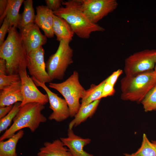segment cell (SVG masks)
<instances>
[{
    "mask_svg": "<svg viewBox=\"0 0 156 156\" xmlns=\"http://www.w3.org/2000/svg\"><path fill=\"white\" fill-rule=\"evenodd\" d=\"M131 155L132 156H156V150L146 134H143L140 147Z\"/></svg>",
    "mask_w": 156,
    "mask_h": 156,
    "instance_id": "603a6c76",
    "label": "cell"
},
{
    "mask_svg": "<svg viewBox=\"0 0 156 156\" xmlns=\"http://www.w3.org/2000/svg\"><path fill=\"white\" fill-rule=\"evenodd\" d=\"M81 8L93 23H97L117 7L116 0H80Z\"/></svg>",
    "mask_w": 156,
    "mask_h": 156,
    "instance_id": "ba28073f",
    "label": "cell"
},
{
    "mask_svg": "<svg viewBox=\"0 0 156 156\" xmlns=\"http://www.w3.org/2000/svg\"><path fill=\"white\" fill-rule=\"evenodd\" d=\"M125 156H132L131 154H130L128 153H125L124 154Z\"/></svg>",
    "mask_w": 156,
    "mask_h": 156,
    "instance_id": "e575fe53",
    "label": "cell"
},
{
    "mask_svg": "<svg viewBox=\"0 0 156 156\" xmlns=\"http://www.w3.org/2000/svg\"><path fill=\"white\" fill-rule=\"evenodd\" d=\"M106 79L97 85L92 84L89 89L85 90L81 100L80 107H83L98 100H101Z\"/></svg>",
    "mask_w": 156,
    "mask_h": 156,
    "instance_id": "44dd1931",
    "label": "cell"
},
{
    "mask_svg": "<svg viewBox=\"0 0 156 156\" xmlns=\"http://www.w3.org/2000/svg\"></svg>",
    "mask_w": 156,
    "mask_h": 156,
    "instance_id": "8d00e7d4",
    "label": "cell"
},
{
    "mask_svg": "<svg viewBox=\"0 0 156 156\" xmlns=\"http://www.w3.org/2000/svg\"><path fill=\"white\" fill-rule=\"evenodd\" d=\"M100 100H96L83 107H80L74 118L69 123L68 129H73L91 118L95 113Z\"/></svg>",
    "mask_w": 156,
    "mask_h": 156,
    "instance_id": "d6986e66",
    "label": "cell"
},
{
    "mask_svg": "<svg viewBox=\"0 0 156 156\" xmlns=\"http://www.w3.org/2000/svg\"><path fill=\"white\" fill-rule=\"evenodd\" d=\"M123 73V70L118 69L113 72L106 79V82L114 86L118 77Z\"/></svg>",
    "mask_w": 156,
    "mask_h": 156,
    "instance_id": "f546056e",
    "label": "cell"
},
{
    "mask_svg": "<svg viewBox=\"0 0 156 156\" xmlns=\"http://www.w3.org/2000/svg\"><path fill=\"white\" fill-rule=\"evenodd\" d=\"M7 66L6 62L3 59L0 58V75H6Z\"/></svg>",
    "mask_w": 156,
    "mask_h": 156,
    "instance_id": "d6a6232c",
    "label": "cell"
},
{
    "mask_svg": "<svg viewBox=\"0 0 156 156\" xmlns=\"http://www.w3.org/2000/svg\"><path fill=\"white\" fill-rule=\"evenodd\" d=\"M151 142L156 150V140H152Z\"/></svg>",
    "mask_w": 156,
    "mask_h": 156,
    "instance_id": "836d02e7",
    "label": "cell"
},
{
    "mask_svg": "<svg viewBox=\"0 0 156 156\" xmlns=\"http://www.w3.org/2000/svg\"><path fill=\"white\" fill-rule=\"evenodd\" d=\"M49 87L57 90L64 97L68 105L70 117H74L80 107V99L85 90L79 81V73L75 70L67 79L60 83H49Z\"/></svg>",
    "mask_w": 156,
    "mask_h": 156,
    "instance_id": "5b68a950",
    "label": "cell"
},
{
    "mask_svg": "<svg viewBox=\"0 0 156 156\" xmlns=\"http://www.w3.org/2000/svg\"><path fill=\"white\" fill-rule=\"evenodd\" d=\"M19 74L23 96L20 107L28 103H36L45 105L49 102L47 94H43L38 90L32 78L27 74L26 69L21 71Z\"/></svg>",
    "mask_w": 156,
    "mask_h": 156,
    "instance_id": "30bf717a",
    "label": "cell"
},
{
    "mask_svg": "<svg viewBox=\"0 0 156 156\" xmlns=\"http://www.w3.org/2000/svg\"><path fill=\"white\" fill-rule=\"evenodd\" d=\"M31 78L36 85L42 88L48 95L49 107L53 111L48 117L49 119L60 122L70 116V110L65 100L51 91L47 86L45 83L38 81L34 78Z\"/></svg>",
    "mask_w": 156,
    "mask_h": 156,
    "instance_id": "9c48e42d",
    "label": "cell"
},
{
    "mask_svg": "<svg viewBox=\"0 0 156 156\" xmlns=\"http://www.w3.org/2000/svg\"><path fill=\"white\" fill-rule=\"evenodd\" d=\"M154 68H155V70H154V71L156 74V61L155 65Z\"/></svg>",
    "mask_w": 156,
    "mask_h": 156,
    "instance_id": "d590c367",
    "label": "cell"
},
{
    "mask_svg": "<svg viewBox=\"0 0 156 156\" xmlns=\"http://www.w3.org/2000/svg\"><path fill=\"white\" fill-rule=\"evenodd\" d=\"M120 84L122 99L141 103L156 84V74L151 70L134 76L125 75L121 79Z\"/></svg>",
    "mask_w": 156,
    "mask_h": 156,
    "instance_id": "277c9868",
    "label": "cell"
},
{
    "mask_svg": "<svg viewBox=\"0 0 156 156\" xmlns=\"http://www.w3.org/2000/svg\"><path fill=\"white\" fill-rule=\"evenodd\" d=\"M1 90L0 107L12 105L23 101L21 80L5 87Z\"/></svg>",
    "mask_w": 156,
    "mask_h": 156,
    "instance_id": "9a60e30c",
    "label": "cell"
},
{
    "mask_svg": "<svg viewBox=\"0 0 156 156\" xmlns=\"http://www.w3.org/2000/svg\"><path fill=\"white\" fill-rule=\"evenodd\" d=\"M23 0H8V5L4 14L0 17V24L5 17L8 19L10 27L18 28L21 18L19 11Z\"/></svg>",
    "mask_w": 156,
    "mask_h": 156,
    "instance_id": "ac0fdd59",
    "label": "cell"
},
{
    "mask_svg": "<svg viewBox=\"0 0 156 156\" xmlns=\"http://www.w3.org/2000/svg\"><path fill=\"white\" fill-rule=\"evenodd\" d=\"M8 5V0H0V17L5 13Z\"/></svg>",
    "mask_w": 156,
    "mask_h": 156,
    "instance_id": "1f68e13d",
    "label": "cell"
},
{
    "mask_svg": "<svg viewBox=\"0 0 156 156\" xmlns=\"http://www.w3.org/2000/svg\"><path fill=\"white\" fill-rule=\"evenodd\" d=\"M36 11L35 23L43 31L47 37L52 38L54 36L53 30V12L44 5L37 6Z\"/></svg>",
    "mask_w": 156,
    "mask_h": 156,
    "instance_id": "5bb4252c",
    "label": "cell"
},
{
    "mask_svg": "<svg viewBox=\"0 0 156 156\" xmlns=\"http://www.w3.org/2000/svg\"><path fill=\"white\" fill-rule=\"evenodd\" d=\"M62 6L53 12L55 15L65 20L79 37L89 38L92 33L103 32L105 29L90 21L83 11L80 0L63 1Z\"/></svg>",
    "mask_w": 156,
    "mask_h": 156,
    "instance_id": "6da1fadb",
    "label": "cell"
},
{
    "mask_svg": "<svg viewBox=\"0 0 156 156\" xmlns=\"http://www.w3.org/2000/svg\"><path fill=\"white\" fill-rule=\"evenodd\" d=\"M35 23L19 28V33L27 53L37 49L47 42V37L40 32Z\"/></svg>",
    "mask_w": 156,
    "mask_h": 156,
    "instance_id": "7c38bea8",
    "label": "cell"
},
{
    "mask_svg": "<svg viewBox=\"0 0 156 156\" xmlns=\"http://www.w3.org/2000/svg\"><path fill=\"white\" fill-rule=\"evenodd\" d=\"M141 103L145 112L156 110V84L147 93Z\"/></svg>",
    "mask_w": 156,
    "mask_h": 156,
    "instance_id": "cb8c5ba5",
    "label": "cell"
},
{
    "mask_svg": "<svg viewBox=\"0 0 156 156\" xmlns=\"http://www.w3.org/2000/svg\"><path fill=\"white\" fill-rule=\"evenodd\" d=\"M13 105L0 107V119L6 115L12 110Z\"/></svg>",
    "mask_w": 156,
    "mask_h": 156,
    "instance_id": "4dcf8cb0",
    "label": "cell"
},
{
    "mask_svg": "<svg viewBox=\"0 0 156 156\" xmlns=\"http://www.w3.org/2000/svg\"><path fill=\"white\" fill-rule=\"evenodd\" d=\"M63 0H45L46 6L53 12L57 10L62 6Z\"/></svg>",
    "mask_w": 156,
    "mask_h": 156,
    "instance_id": "f1b7e54d",
    "label": "cell"
},
{
    "mask_svg": "<svg viewBox=\"0 0 156 156\" xmlns=\"http://www.w3.org/2000/svg\"><path fill=\"white\" fill-rule=\"evenodd\" d=\"M67 135V137L60 139L68 149L72 156H94L83 149L84 146L90 143V139L83 138L76 135L72 129H68Z\"/></svg>",
    "mask_w": 156,
    "mask_h": 156,
    "instance_id": "4fadbf2b",
    "label": "cell"
},
{
    "mask_svg": "<svg viewBox=\"0 0 156 156\" xmlns=\"http://www.w3.org/2000/svg\"><path fill=\"white\" fill-rule=\"evenodd\" d=\"M39 149L37 156H72L68 148L60 139L46 142Z\"/></svg>",
    "mask_w": 156,
    "mask_h": 156,
    "instance_id": "2e32d148",
    "label": "cell"
},
{
    "mask_svg": "<svg viewBox=\"0 0 156 156\" xmlns=\"http://www.w3.org/2000/svg\"><path fill=\"white\" fill-rule=\"evenodd\" d=\"M0 58L6 62L8 75L19 74L26 69L27 53L16 27H10L6 40L0 46Z\"/></svg>",
    "mask_w": 156,
    "mask_h": 156,
    "instance_id": "7a4b0ae2",
    "label": "cell"
},
{
    "mask_svg": "<svg viewBox=\"0 0 156 156\" xmlns=\"http://www.w3.org/2000/svg\"><path fill=\"white\" fill-rule=\"evenodd\" d=\"M53 30L57 40L59 42L64 40L70 42L75 34L70 25L65 20L54 14Z\"/></svg>",
    "mask_w": 156,
    "mask_h": 156,
    "instance_id": "e0dca14e",
    "label": "cell"
},
{
    "mask_svg": "<svg viewBox=\"0 0 156 156\" xmlns=\"http://www.w3.org/2000/svg\"><path fill=\"white\" fill-rule=\"evenodd\" d=\"M114 86L106 82L104 86L101 96V99L107 96H113L115 92Z\"/></svg>",
    "mask_w": 156,
    "mask_h": 156,
    "instance_id": "83f0119b",
    "label": "cell"
},
{
    "mask_svg": "<svg viewBox=\"0 0 156 156\" xmlns=\"http://www.w3.org/2000/svg\"><path fill=\"white\" fill-rule=\"evenodd\" d=\"M10 27L9 22L8 19L5 17L0 29V46L4 42L5 36L8 32Z\"/></svg>",
    "mask_w": 156,
    "mask_h": 156,
    "instance_id": "4316f807",
    "label": "cell"
},
{
    "mask_svg": "<svg viewBox=\"0 0 156 156\" xmlns=\"http://www.w3.org/2000/svg\"><path fill=\"white\" fill-rule=\"evenodd\" d=\"M21 80L19 74L0 75V90Z\"/></svg>",
    "mask_w": 156,
    "mask_h": 156,
    "instance_id": "484cf974",
    "label": "cell"
},
{
    "mask_svg": "<svg viewBox=\"0 0 156 156\" xmlns=\"http://www.w3.org/2000/svg\"><path fill=\"white\" fill-rule=\"evenodd\" d=\"M24 10L21 14V18L18 28L23 27L29 24L35 23L36 15L33 7L32 0H24Z\"/></svg>",
    "mask_w": 156,
    "mask_h": 156,
    "instance_id": "7402d4cb",
    "label": "cell"
},
{
    "mask_svg": "<svg viewBox=\"0 0 156 156\" xmlns=\"http://www.w3.org/2000/svg\"><path fill=\"white\" fill-rule=\"evenodd\" d=\"M69 43L64 40L60 42L57 51L45 63L46 71L52 81L62 79L68 67L73 62V51Z\"/></svg>",
    "mask_w": 156,
    "mask_h": 156,
    "instance_id": "8992f818",
    "label": "cell"
},
{
    "mask_svg": "<svg viewBox=\"0 0 156 156\" xmlns=\"http://www.w3.org/2000/svg\"><path fill=\"white\" fill-rule=\"evenodd\" d=\"M21 102H18L13 105L10 111L5 116L0 119V133L6 129L18 112Z\"/></svg>",
    "mask_w": 156,
    "mask_h": 156,
    "instance_id": "d4e9b609",
    "label": "cell"
},
{
    "mask_svg": "<svg viewBox=\"0 0 156 156\" xmlns=\"http://www.w3.org/2000/svg\"><path fill=\"white\" fill-rule=\"evenodd\" d=\"M45 108L44 105L36 103H28L20 107L13 123L0 137V141L9 138L24 128H28L31 132H35L40 123L47 121L42 113Z\"/></svg>",
    "mask_w": 156,
    "mask_h": 156,
    "instance_id": "3957f363",
    "label": "cell"
},
{
    "mask_svg": "<svg viewBox=\"0 0 156 156\" xmlns=\"http://www.w3.org/2000/svg\"><path fill=\"white\" fill-rule=\"evenodd\" d=\"M156 61V50L145 49L136 52L125 60L126 76H134L153 70Z\"/></svg>",
    "mask_w": 156,
    "mask_h": 156,
    "instance_id": "52a82bcc",
    "label": "cell"
},
{
    "mask_svg": "<svg viewBox=\"0 0 156 156\" xmlns=\"http://www.w3.org/2000/svg\"><path fill=\"white\" fill-rule=\"evenodd\" d=\"M44 54L42 46L28 53L27 68L32 77L45 83L52 81L46 71Z\"/></svg>",
    "mask_w": 156,
    "mask_h": 156,
    "instance_id": "8fae6325",
    "label": "cell"
},
{
    "mask_svg": "<svg viewBox=\"0 0 156 156\" xmlns=\"http://www.w3.org/2000/svg\"><path fill=\"white\" fill-rule=\"evenodd\" d=\"M24 135V131L21 130L8 140L0 141V156H18L16 151V145Z\"/></svg>",
    "mask_w": 156,
    "mask_h": 156,
    "instance_id": "ffe728a7",
    "label": "cell"
}]
</instances>
